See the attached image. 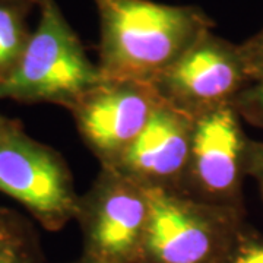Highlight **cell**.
<instances>
[{
	"label": "cell",
	"instance_id": "16",
	"mask_svg": "<svg viewBox=\"0 0 263 263\" xmlns=\"http://www.w3.org/2000/svg\"><path fill=\"white\" fill-rule=\"evenodd\" d=\"M18 123L13 122V120H9V119H5V117H2L0 116V135L2 133H5L6 130H9L12 129L13 126H16Z\"/></svg>",
	"mask_w": 263,
	"mask_h": 263
},
{
	"label": "cell",
	"instance_id": "10",
	"mask_svg": "<svg viewBox=\"0 0 263 263\" xmlns=\"http://www.w3.org/2000/svg\"><path fill=\"white\" fill-rule=\"evenodd\" d=\"M28 38L18 10L0 5V76L18 62Z\"/></svg>",
	"mask_w": 263,
	"mask_h": 263
},
{
	"label": "cell",
	"instance_id": "3",
	"mask_svg": "<svg viewBox=\"0 0 263 263\" xmlns=\"http://www.w3.org/2000/svg\"><path fill=\"white\" fill-rule=\"evenodd\" d=\"M151 211L139 263H218L246 211L215 206L176 189H148Z\"/></svg>",
	"mask_w": 263,
	"mask_h": 263
},
{
	"label": "cell",
	"instance_id": "8",
	"mask_svg": "<svg viewBox=\"0 0 263 263\" xmlns=\"http://www.w3.org/2000/svg\"><path fill=\"white\" fill-rule=\"evenodd\" d=\"M162 100L154 85L101 78L69 111L101 167H111L149 123Z\"/></svg>",
	"mask_w": 263,
	"mask_h": 263
},
{
	"label": "cell",
	"instance_id": "15",
	"mask_svg": "<svg viewBox=\"0 0 263 263\" xmlns=\"http://www.w3.org/2000/svg\"><path fill=\"white\" fill-rule=\"evenodd\" d=\"M247 174L257 183L260 195L263 199V142L252 139L250 149H249V164H247Z\"/></svg>",
	"mask_w": 263,
	"mask_h": 263
},
{
	"label": "cell",
	"instance_id": "12",
	"mask_svg": "<svg viewBox=\"0 0 263 263\" xmlns=\"http://www.w3.org/2000/svg\"><path fill=\"white\" fill-rule=\"evenodd\" d=\"M218 263H263V234L245 222Z\"/></svg>",
	"mask_w": 263,
	"mask_h": 263
},
{
	"label": "cell",
	"instance_id": "11",
	"mask_svg": "<svg viewBox=\"0 0 263 263\" xmlns=\"http://www.w3.org/2000/svg\"><path fill=\"white\" fill-rule=\"evenodd\" d=\"M35 249L34 237L18 216L0 209V263H21Z\"/></svg>",
	"mask_w": 263,
	"mask_h": 263
},
{
	"label": "cell",
	"instance_id": "17",
	"mask_svg": "<svg viewBox=\"0 0 263 263\" xmlns=\"http://www.w3.org/2000/svg\"><path fill=\"white\" fill-rule=\"evenodd\" d=\"M21 263H43V262H41V257H40V254H38V250L35 249L32 253H29Z\"/></svg>",
	"mask_w": 263,
	"mask_h": 263
},
{
	"label": "cell",
	"instance_id": "18",
	"mask_svg": "<svg viewBox=\"0 0 263 263\" xmlns=\"http://www.w3.org/2000/svg\"><path fill=\"white\" fill-rule=\"evenodd\" d=\"M70 263H98V262H94V260H91V259H88V257H85V256H81L78 260H75V262H70Z\"/></svg>",
	"mask_w": 263,
	"mask_h": 263
},
{
	"label": "cell",
	"instance_id": "19",
	"mask_svg": "<svg viewBox=\"0 0 263 263\" xmlns=\"http://www.w3.org/2000/svg\"><path fill=\"white\" fill-rule=\"evenodd\" d=\"M38 2H41V0H38Z\"/></svg>",
	"mask_w": 263,
	"mask_h": 263
},
{
	"label": "cell",
	"instance_id": "7",
	"mask_svg": "<svg viewBox=\"0 0 263 263\" xmlns=\"http://www.w3.org/2000/svg\"><path fill=\"white\" fill-rule=\"evenodd\" d=\"M151 84L164 103L193 119L234 103L246 88L253 85L240 44L218 37L212 29Z\"/></svg>",
	"mask_w": 263,
	"mask_h": 263
},
{
	"label": "cell",
	"instance_id": "9",
	"mask_svg": "<svg viewBox=\"0 0 263 263\" xmlns=\"http://www.w3.org/2000/svg\"><path fill=\"white\" fill-rule=\"evenodd\" d=\"M195 119L167 103L110 168L145 189H181L186 174Z\"/></svg>",
	"mask_w": 263,
	"mask_h": 263
},
{
	"label": "cell",
	"instance_id": "13",
	"mask_svg": "<svg viewBox=\"0 0 263 263\" xmlns=\"http://www.w3.org/2000/svg\"><path fill=\"white\" fill-rule=\"evenodd\" d=\"M233 104L238 110L241 119L263 127V82L246 88Z\"/></svg>",
	"mask_w": 263,
	"mask_h": 263
},
{
	"label": "cell",
	"instance_id": "4",
	"mask_svg": "<svg viewBox=\"0 0 263 263\" xmlns=\"http://www.w3.org/2000/svg\"><path fill=\"white\" fill-rule=\"evenodd\" d=\"M149 211L148 189L101 167L79 196L75 221L82 233V256L98 263H139Z\"/></svg>",
	"mask_w": 263,
	"mask_h": 263
},
{
	"label": "cell",
	"instance_id": "5",
	"mask_svg": "<svg viewBox=\"0 0 263 263\" xmlns=\"http://www.w3.org/2000/svg\"><path fill=\"white\" fill-rule=\"evenodd\" d=\"M233 103L195 117L186 174L180 192L215 206L246 211L243 181L252 139Z\"/></svg>",
	"mask_w": 263,
	"mask_h": 263
},
{
	"label": "cell",
	"instance_id": "14",
	"mask_svg": "<svg viewBox=\"0 0 263 263\" xmlns=\"http://www.w3.org/2000/svg\"><path fill=\"white\" fill-rule=\"evenodd\" d=\"M240 48L252 84L263 82V28L243 44H240Z\"/></svg>",
	"mask_w": 263,
	"mask_h": 263
},
{
	"label": "cell",
	"instance_id": "1",
	"mask_svg": "<svg viewBox=\"0 0 263 263\" xmlns=\"http://www.w3.org/2000/svg\"><path fill=\"white\" fill-rule=\"evenodd\" d=\"M98 69L105 79L152 82L214 27L196 6L154 0H95Z\"/></svg>",
	"mask_w": 263,
	"mask_h": 263
},
{
	"label": "cell",
	"instance_id": "2",
	"mask_svg": "<svg viewBox=\"0 0 263 263\" xmlns=\"http://www.w3.org/2000/svg\"><path fill=\"white\" fill-rule=\"evenodd\" d=\"M37 29L15 66L0 76V98L51 103L67 110L101 81L54 0H41Z\"/></svg>",
	"mask_w": 263,
	"mask_h": 263
},
{
	"label": "cell",
	"instance_id": "6",
	"mask_svg": "<svg viewBox=\"0 0 263 263\" xmlns=\"http://www.w3.org/2000/svg\"><path fill=\"white\" fill-rule=\"evenodd\" d=\"M0 192L48 231L75 221L79 196L70 170L56 151L31 139L19 124L0 135Z\"/></svg>",
	"mask_w": 263,
	"mask_h": 263
}]
</instances>
